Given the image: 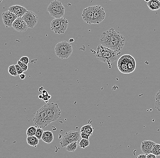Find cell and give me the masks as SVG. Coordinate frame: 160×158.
Here are the masks:
<instances>
[{
    "label": "cell",
    "mask_w": 160,
    "mask_h": 158,
    "mask_svg": "<svg viewBox=\"0 0 160 158\" xmlns=\"http://www.w3.org/2000/svg\"><path fill=\"white\" fill-rule=\"evenodd\" d=\"M27 142L29 145L37 147L39 143V140L35 136H30L27 138Z\"/></svg>",
    "instance_id": "cell-19"
},
{
    "label": "cell",
    "mask_w": 160,
    "mask_h": 158,
    "mask_svg": "<svg viewBox=\"0 0 160 158\" xmlns=\"http://www.w3.org/2000/svg\"><path fill=\"white\" fill-rule=\"evenodd\" d=\"M15 69H16V72H17V74L18 75L21 74L23 73L24 72V70L19 66L18 64H16L15 65Z\"/></svg>",
    "instance_id": "cell-29"
},
{
    "label": "cell",
    "mask_w": 160,
    "mask_h": 158,
    "mask_svg": "<svg viewBox=\"0 0 160 158\" xmlns=\"http://www.w3.org/2000/svg\"><path fill=\"white\" fill-rule=\"evenodd\" d=\"M126 39L120 32L111 28L103 32L100 38L101 45L114 51L121 52Z\"/></svg>",
    "instance_id": "cell-1"
},
{
    "label": "cell",
    "mask_w": 160,
    "mask_h": 158,
    "mask_svg": "<svg viewBox=\"0 0 160 158\" xmlns=\"http://www.w3.org/2000/svg\"><path fill=\"white\" fill-rule=\"evenodd\" d=\"M147 158H156V156L151 153L147 155Z\"/></svg>",
    "instance_id": "cell-32"
},
{
    "label": "cell",
    "mask_w": 160,
    "mask_h": 158,
    "mask_svg": "<svg viewBox=\"0 0 160 158\" xmlns=\"http://www.w3.org/2000/svg\"><path fill=\"white\" fill-rule=\"evenodd\" d=\"M136 158H147V155L145 154H141L136 156Z\"/></svg>",
    "instance_id": "cell-33"
},
{
    "label": "cell",
    "mask_w": 160,
    "mask_h": 158,
    "mask_svg": "<svg viewBox=\"0 0 160 158\" xmlns=\"http://www.w3.org/2000/svg\"><path fill=\"white\" fill-rule=\"evenodd\" d=\"M82 16L83 20L87 24H96L92 6H89L85 8Z\"/></svg>",
    "instance_id": "cell-10"
},
{
    "label": "cell",
    "mask_w": 160,
    "mask_h": 158,
    "mask_svg": "<svg viewBox=\"0 0 160 158\" xmlns=\"http://www.w3.org/2000/svg\"><path fill=\"white\" fill-rule=\"evenodd\" d=\"M68 20L66 18H58L52 20L50 24L51 30L57 34H63L65 33L68 27Z\"/></svg>",
    "instance_id": "cell-7"
},
{
    "label": "cell",
    "mask_w": 160,
    "mask_h": 158,
    "mask_svg": "<svg viewBox=\"0 0 160 158\" xmlns=\"http://www.w3.org/2000/svg\"><path fill=\"white\" fill-rule=\"evenodd\" d=\"M9 74L13 76H16L18 75L15 69V65H13L9 67L8 69Z\"/></svg>",
    "instance_id": "cell-25"
},
{
    "label": "cell",
    "mask_w": 160,
    "mask_h": 158,
    "mask_svg": "<svg viewBox=\"0 0 160 158\" xmlns=\"http://www.w3.org/2000/svg\"><path fill=\"white\" fill-rule=\"evenodd\" d=\"M94 128L92 127L91 125L88 124L84 126L80 130V133H83V134H86L89 136H91L93 133Z\"/></svg>",
    "instance_id": "cell-18"
},
{
    "label": "cell",
    "mask_w": 160,
    "mask_h": 158,
    "mask_svg": "<svg viewBox=\"0 0 160 158\" xmlns=\"http://www.w3.org/2000/svg\"><path fill=\"white\" fill-rule=\"evenodd\" d=\"M2 1H3V0H0V3H1Z\"/></svg>",
    "instance_id": "cell-36"
},
{
    "label": "cell",
    "mask_w": 160,
    "mask_h": 158,
    "mask_svg": "<svg viewBox=\"0 0 160 158\" xmlns=\"http://www.w3.org/2000/svg\"><path fill=\"white\" fill-rule=\"evenodd\" d=\"M52 96L47 92V91L44 90L42 91V94L38 96V98L42 100L46 103H48V101L51 99Z\"/></svg>",
    "instance_id": "cell-20"
},
{
    "label": "cell",
    "mask_w": 160,
    "mask_h": 158,
    "mask_svg": "<svg viewBox=\"0 0 160 158\" xmlns=\"http://www.w3.org/2000/svg\"><path fill=\"white\" fill-rule=\"evenodd\" d=\"M47 113V120L49 124L60 118L61 112L58 105L55 103H47L44 105Z\"/></svg>",
    "instance_id": "cell-4"
},
{
    "label": "cell",
    "mask_w": 160,
    "mask_h": 158,
    "mask_svg": "<svg viewBox=\"0 0 160 158\" xmlns=\"http://www.w3.org/2000/svg\"><path fill=\"white\" fill-rule=\"evenodd\" d=\"M149 8L152 11H156L160 9V1L159 0H150L147 2Z\"/></svg>",
    "instance_id": "cell-17"
},
{
    "label": "cell",
    "mask_w": 160,
    "mask_h": 158,
    "mask_svg": "<svg viewBox=\"0 0 160 158\" xmlns=\"http://www.w3.org/2000/svg\"><path fill=\"white\" fill-rule=\"evenodd\" d=\"M152 153L156 156H160V145L156 144L153 147Z\"/></svg>",
    "instance_id": "cell-23"
},
{
    "label": "cell",
    "mask_w": 160,
    "mask_h": 158,
    "mask_svg": "<svg viewBox=\"0 0 160 158\" xmlns=\"http://www.w3.org/2000/svg\"><path fill=\"white\" fill-rule=\"evenodd\" d=\"M81 137L80 132L70 131L66 133L61 139L60 144L62 148H66L69 144L74 142H78Z\"/></svg>",
    "instance_id": "cell-8"
},
{
    "label": "cell",
    "mask_w": 160,
    "mask_h": 158,
    "mask_svg": "<svg viewBox=\"0 0 160 158\" xmlns=\"http://www.w3.org/2000/svg\"><path fill=\"white\" fill-rule=\"evenodd\" d=\"M92 8L96 24H100L104 20L106 15L104 9L99 5L92 6Z\"/></svg>",
    "instance_id": "cell-11"
},
{
    "label": "cell",
    "mask_w": 160,
    "mask_h": 158,
    "mask_svg": "<svg viewBox=\"0 0 160 158\" xmlns=\"http://www.w3.org/2000/svg\"><path fill=\"white\" fill-rule=\"evenodd\" d=\"M17 64L22 69L24 70V72H27L28 69V66L27 65H25L24 63H22V62H21L20 61L18 60L17 61Z\"/></svg>",
    "instance_id": "cell-27"
},
{
    "label": "cell",
    "mask_w": 160,
    "mask_h": 158,
    "mask_svg": "<svg viewBox=\"0 0 160 158\" xmlns=\"http://www.w3.org/2000/svg\"><path fill=\"white\" fill-rule=\"evenodd\" d=\"M43 132H44V131H43V128H41V127H37V131H36L35 136V137H37L39 140L41 139Z\"/></svg>",
    "instance_id": "cell-26"
},
{
    "label": "cell",
    "mask_w": 160,
    "mask_h": 158,
    "mask_svg": "<svg viewBox=\"0 0 160 158\" xmlns=\"http://www.w3.org/2000/svg\"><path fill=\"white\" fill-rule=\"evenodd\" d=\"M19 77L21 80H24V79H25V78H26V75L24 74V73H22L20 75Z\"/></svg>",
    "instance_id": "cell-34"
},
{
    "label": "cell",
    "mask_w": 160,
    "mask_h": 158,
    "mask_svg": "<svg viewBox=\"0 0 160 158\" xmlns=\"http://www.w3.org/2000/svg\"><path fill=\"white\" fill-rule=\"evenodd\" d=\"M72 46L66 41L58 42L55 46V54L60 59H68L72 54Z\"/></svg>",
    "instance_id": "cell-3"
},
{
    "label": "cell",
    "mask_w": 160,
    "mask_h": 158,
    "mask_svg": "<svg viewBox=\"0 0 160 158\" xmlns=\"http://www.w3.org/2000/svg\"><path fill=\"white\" fill-rule=\"evenodd\" d=\"M144 1H146V2H148L150 1V0H144Z\"/></svg>",
    "instance_id": "cell-35"
},
{
    "label": "cell",
    "mask_w": 160,
    "mask_h": 158,
    "mask_svg": "<svg viewBox=\"0 0 160 158\" xmlns=\"http://www.w3.org/2000/svg\"><path fill=\"white\" fill-rule=\"evenodd\" d=\"M79 147L81 148H85L90 145V141L89 139H82L80 141Z\"/></svg>",
    "instance_id": "cell-24"
},
{
    "label": "cell",
    "mask_w": 160,
    "mask_h": 158,
    "mask_svg": "<svg viewBox=\"0 0 160 158\" xmlns=\"http://www.w3.org/2000/svg\"><path fill=\"white\" fill-rule=\"evenodd\" d=\"M8 11L15 14L17 17H22L24 14L28 10L22 6L20 5H13L8 8Z\"/></svg>",
    "instance_id": "cell-14"
},
{
    "label": "cell",
    "mask_w": 160,
    "mask_h": 158,
    "mask_svg": "<svg viewBox=\"0 0 160 158\" xmlns=\"http://www.w3.org/2000/svg\"><path fill=\"white\" fill-rule=\"evenodd\" d=\"M155 100L156 101H160V90L156 94Z\"/></svg>",
    "instance_id": "cell-31"
},
{
    "label": "cell",
    "mask_w": 160,
    "mask_h": 158,
    "mask_svg": "<svg viewBox=\"0 0 160 158\" xmlns=\"http://www.w3.org/2000/svg\"><path fill=\"white\" fill-rule=\"evenodd\" d=\"M28 28H33L38 21V16L35 13L31 11H27L22 16Z\"/></svg>",
    "instance_id": "cell-9"
},
{
    "label": "cell",
    "mask_w": 160,
    "mask_h": 158,
    "mask_svg": "<svg viewBox=\"0 0 160 158\" xmlns=\"http://www.w3.org/2000/svg\"><path fill=\"white\" fill-rule=\"evenodd\" d=\"M120 54L121 52L113 51L100 45L97 48L96 56L98 60L103 63H107L110 66L116 60L117 56Z\"/></svg>",
    "instance_id": "cell-2"
},
{
    "label": "cell",
    "mask_w": 160,
    "mask_h": 158,
    "mask_svg": "<svg viewBox=\"0 0 160 158\" xmlns=\"http://www.w3.org/2000/svg\"><path fill=\"white\" fill-rule=\"evenodd\" d=\"M37 127L35 126H31L29 127L27 130V137L35 136V135Z\"/></svg>",
    "instance_id": "cell-22"
},
{
    "label": "cell",
    "mask_w": 160,
    "mask_h": 158,
    "mask_svg": "<svg viewBox=\"0 0 160 158\" xmlns=\"http://www.w3.org/2000/svg\"><path fill=\"white\" fill-rule=\"evenodd\" d=\"M12 27L17 32H24L28 29L27 24L22 17H17L13 24Z\"/></svg>",
    "instance_id": "cell-13"
},
{
    "label": "cell",
    "mask_w": 160,
    "mask_h": 158,
    "mask_svg": "<svg viewBox=\"0 0 160 158\" xmlns=\"http://www.w3.org/2000/svg\"><path fill=\"white\" fill-rule=\"evenodd\" d=\"M33 121L37 127L44 128L49 124L47 120L46 108L44 105L37 111L33 118Z\"/></svg>",
    "instance_id": "cell-5"
},
{
    "label": "cell",
    "mask_w": 160,
    "mask_h": 158,
    "mask_svg": "<svg viewBox=\"0 0 160 158\" xmlns=\"http://www.w3.org/2000/svg\"><path fill=\"white\" fill-rule=\"evenodd\" d=\"M156 143L151 140H144L142 142L141 145V151L144 154L147 155L152 153V149Z\"/></svg>",
    "instance_id": "cell-15"
},
{
    "label": "cell",
    "mask_w": 160,
    "mask_h": 158,
    "mask_svg": "<svg viewBox=\"0 0 160 158\" xmlns=\"http://www.w3.org/2000/svg\"><path fill=\"white\" fill-rule=\"evenodd\" d=\"M19 60L25 65H27L29 63V59L27 56H22L20 59Z\"/></svg>",
    "instance_id": "cell-28"
},
{
    "label": "cell",
    "mask_w": 160,
    "mask_h": 158,
    "mask_svg": "<svg viewBox=\"0 0 160 158\" xmlns=\"http://www.w3.org/2000/svg\"><path fill=\"white\" fill-rule=\"evenodd\" d=\"M47 11L50 15L55 19L63 17L65 8L60 1L57 0L51 1L47 7Z\"/></svg>",
    "instance_id": "cell-6"
},
{
    "label": "cell",
    "mask_w": 160,
    "mask_h": 158,
    "mask_svg": "<svg viewBox=\"0 0 160 158\" xmlns=\"http://www.w3.org/2000/svg\"><path fill=\"white\" fill-rule=\"evenodd\" d=\"M155 107L156 108L158 112L160 113V101H156L155 103Z\"/></svg>",
    "instance_id": "cell-30"
},
{
    "label": "cell",
    "mask_w": 160,
    "mask_h": 158,
    "mask_svg": "<svg viewBox=\"0 0 160 158\" xmlns=\"http://www.w3.org/2000/svg\"><path fill=\"white\" fill-rule=\"evenodd\" d=\"M41 139L46 144H51L54 140L53 134L51 131H44Z\"/></svg>",
    "instance_id": "cell-16"
},
{
    "label": "cell",
    "mask_w": 160,
    "mask_h": 158,
    "mask_svg": "<svg viewBox=\"0 0 160 158\" xmlns=\"http://www.w3.org/2000/svg\"><path fill=\"white\" fill-rule=\"evenodd\" d=\"M77 148V142H74L69 144L66 147V150L70 152H74Z\"/></svg>",
    "instance_id": "cell-21"
},
{
    "label": "cell",
    "mask_w": 160,
    "mask_h": 158,
    "mask_svg": "<svg viewBox=\"0 0 160 158\" xmlns=\"http://www.w3.org/2000/svg\"><path fill=\"white\" fill-rule=\"evenodd\" d=\"M3 23L7 28L12 27L13 23L17 18V16L10 11L3 12L1 15Z\"/></svg>",
    "instance_id": "cell-12"
}]
</instances>
